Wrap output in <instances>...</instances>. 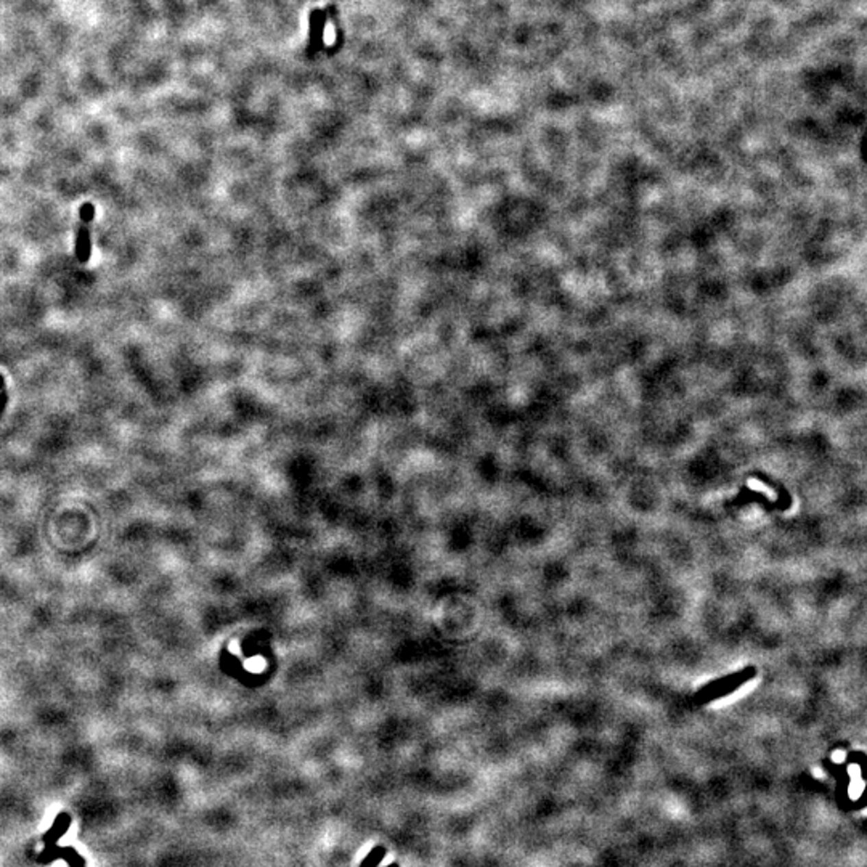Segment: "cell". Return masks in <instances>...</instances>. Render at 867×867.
I'll use <instances>...</instances> for the list:
<instances>
[{"instance_id": "1", "label": "cell", "mask_w": 867, "mask_h": 867, "mask_svg": "<svg viewBox=\"0 0 867 867\" xmlns=\"http://www.w3.org/2000/svg\"><path fill=\"white\" fill-rule=\"evenodd\" d=\"M384 856H386V848L381 846V845L374 846L373 851L369 853L367 857H365L363 862H362V866H360V867H376L379 862L382 861Z\"/></svg>"}, {"instance_id": "2", "label": "cell", "mask_w": 867, "mask_h": 867, "mask_svg": "<svg viewBox=\"0 0 867 867\" xmlns=\"http://www.w3.org/2000/svg\"><path fill=\"white\" fill-rule=\"evenodd\" d=\"M387 867H400V866H398V864H391V866H387Z\"/></svg>"}]
</instances>
